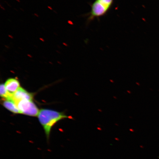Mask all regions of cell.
<instances>
[{"instance_id":"cell-7","label":"cell","mask_w":159,"mask_h":159,"mask_svg":"<svg viewBox=\"0 0 159 159\" xmlns=\"http://www.w3.org/2000/svg\"><path fill=\"white\" fill-rule=\"evenodd\" d=\"M0 95L2 98L4 99H11V97L6 89L5 84H2L0 86Z\"/></svg>"},{"instance_id":"cell-20","label":"cell","mask_w":159,"mask_h":159,"mask_svg":"<svg viewBox=\"0 0 159 159\" xmlns=\"http://www.w3.org/2000/svg\"><path fill=\"white\" fill-rule=\"evenodd\" d=\"M97 129H98V130H102V129L100 127H98V128H97Z\"/></svg>"},{"instance_id":"cell-25","label":"cell","mask_w":159,"mask_h":159,"mask_svg":"<svg viewBox=\"0 0 159 159\" xmlns=\"http://www.w3.org/2000/svg\"><path fill=\"white\" fill-rule=\"evenodd\" d=\"M129 118H132V117L131 116L129 117Z\"/></svg>"},{"instance_id":"cell-15","label":"cell","mask_w":159,"mask_h":159,"mask_svg":"<svg viewBox=\"0 0 159 159\" xmlns=\"http://www.w3.org/2000/svg\"><path fill=\"white\" fill-rule=\"evenodd\" d=\"M127 92L129 94H131V91L130 90H127Z\"/></svg>"},{"instance_id":"cell-18","label":"cell","mask_w":159,"mask_h":159,"mask_svg":"<svg viewBox=\"0 0 159 159\" xmlns=\"http://www.w3.org/2000/svg\"><path fill=\"white\" fill-rule=\"evenodd\" d=\"M136 84L138 85V86H140V83H139L138 82H136Z\"/></svg>"},{"instance_id":"cell-14","label":"cell","mask_w":159,"mask_h":159,"mask_svg":"<svg viewBox=\"0 0 159 159\" xmlns=\"http://www.w3.org/2000/svg\"><path fill=\"white\" fill-rule=\"evenodd\" d=\"M8 36H9V37L11 38V39H13V37L11 35H8Z\"/></svg>"},{"instance_id":"cell-13","label":"cell","mask_w":159,"mask_h":159,"mask_svg":"<svg viewBox=\"0 0 159 159\" xmlns=\"http://www.w3.org/2000/svg\"><path fill=\"white\" fill-rule=\"evenodd\" d=\"M0 7H1V9H2L3 10H4V11H5V9L4 8V7H2V6L1 5H0Z\"/></svg>"},{"instance_id":"cell-9","label":"cell","mask_w":159,"mask_h":159,"mask_svg":"<svg viewBox=\"0 0 159 159\" xmlns=\"http://www.w3.org/2000/svg\"><path fill=\"white\" fill-rule=\"evenodd\" d=\"M63 45H65V46H66V47H68V44H67V43H63Z\"/></svg>"},{"instance_id":"cell-16","label":"cell","mask_w":159,"mask_h":159,"mask_svg":"<svg viewBox=\"0 0 159 159\" xmlns=\"http://www.w3.org/2000/svg\"><path fill=\"white\" fill-rule=\"evenodd\" d=\"M34 15L37 17H39V16L38 15L37 13H34Z\"/></svg>"},{"instance_id":"cell-19","label":"cell","mask_w":159,"mask_h":159,"mask_svg":"<svg viewBox=\"0 0 159 159\" xmlns=\"http://www.w3.org/2000/svg\"><path fill=\"white\" fill-rule=\"evenodd\" d=\"M129 130H130V131H131V132H134V129H129Z\"/></svg>"},{"instance_id":"cell-3","label":"cell","mask_w":159,"mask_h":159,"mask_svg":"<svg viewBox=\"0 0 159 159\" xmlns=\"http://www.w3.org/2000/svg\"><path fill=\"white\" fill-rule=\"evenodd\" d=\"M15 103L21 114L31 116L38 115L39 111L33 100L23 99Z\"/></svg>"},{"instance_id":"cell-1","label":"cell","mask_w":159,"mask_h":159,"mask_svg":"<svg viewBox=\"0 0 159 159\" xmlns=\"http://www.w3.org/2000/svg\"><path fill=\"white\" fill-rule=\"evenodd\" d=\"M39 122L44 129L48 141L50 138L52 128L61 119L68 118V116L62 112L48 109L39 110L38 115Z\"/></svg>"},{"instance_id":"cell-23","label":"cell","mask_w":159,"mask_h":159,"mask_svg":"<svg viewBox=\"0 0 159 159\" xmlns=\"http://www.w3.org/2000/svg\"><path fill=\"white\" fill-rule=\"evenodd\" d=\"M54 11V12H55V13H57V11Z\"/></svg>"},{"instance_id":"cell-26","label":"cell","mask_w":159,"mask_h":159,"mask_svg":"<svg viewBox=\"0 0 159 159\" xmlns=\"http://www.w3.org/2000/svg\"><path fill=\"white\" fill-rule=\"evenodd\" d=\"M115 124V125H117V126H118V125L117 124Z\"/></svg>"},{"instance_id":"cell-12","label":"cell","mask_w":159,"mask_h":159,"mask_svg":"<svg viewBox=\"0 0 159 159\" xmlns=\"http://www.w3.org/2000/svg\"><path fill=\"white\" fill-rule=\"evenodd\" d=\"M109 81H110L111 83H114V80H113L110 79V80Z\"/></svg>"},{"instance_id":"cell-8","label":"cell","mask_w":159,"mask_h":159,"mask_svg":"<svg viewBox=\"0 0 159 159\" xmlns=\"http://www.w3.org/2000/svg\"><path fill=\"white\" fill-rule=\"evenodd\" d=\"M67 23H68L69 24L71 25H73V24L72 21H71L70 20H68V21H67Z\"/></svg>"},{"instance_id":"cell-4","label":"cell","mask_w":159,"mask_h":159,"mask_svg":"<svg viewBox=\"0 0 159 159\" xmlns=\"http://www.w3.org/2000/svg\"><path fill=\"white\" fill-rule=\"evenodd\" d=\"M33 95L32 93L28 92L25 89L20 87L13 95L11 99L15 102L23 99L33 100Z\"/></svg>"},{"instance_id":"cell-5","label":"cell","mask_w":159,"mask_h":159,"mask_svg":"<svg viewBox=\"0 0 159 159\" xmlns=\"http://www.w3.org/2000/svg\"><path fill=\"white\" fill-rule=\"evenodd\" d=\"M5 85L7 92L11 98L14 94L20 87L19 81L15 78L7 79L6 81Z\"/></svg>"},{"instance_id":"cell-2","label":"cell","mask_w":159,"mask_h":159,"mask_svg":"<svg viewBox=\"0 0 159 159\" xmlns=\"http://www.w3.org/2000/svg\"><path fill=\"white\" fill-rule=\"evenodd\" d=\"M114 1V0H95L91 6L89 20H92L95 18L106 15L112 7Z\"/></svg>"},{"instance_id":"cell-22","label":"cell","mask_w":159,"mask_h":159,"mask_svg":"<svg viewBox=\"0 0 159 159\" xmlns=\"http://www.w3.org/2000/svg\"><path fill=\"white\" fill-rule=\"evenodd\" d=\"M5 47H7V48H9V47L8 46H7V45H5Z\"/></svg>"},{"instance_id":"cell-6","label":"cell","mask_w":159,"mask_h":159,"mask_svg":"<svg viewBox=\"0 0 159 159\" xmlns=\"http://www.w3.org/2000/svg\"><path fill=\"white\" fill-rule=\"evenodd\" d=\"M3 105L6 109L12 112L15 114H21L15 102L11 99H5L3 101Z\"/></svg>"},{"instance_id":"cell-10","label":"cell","mask_w":159,"mask_h":159,"mask_svg":"<svg viewBox=\"0 0 159 159\" xmlns=\"http://www.w3.org/2000/svg\"><path fill=\"white\" fill-rule=\"evenodd\" d=\"M39 39L41 41L43 42H45V40L43 38H40Z\"/></svg>"},{"instance_id":"cell-17","label":"cell","mask_w":159,"mask_h":159,"mask_svg":"<svg viewBox=\"0 0 159 159\" xmlns=\"http://www.w3.org/2000/svg\"><path fill=\"white\" fill-rule=\"evenodd\" d=\"M98 111H99V112H102V109H98Z\"/></svg>"},{"instance_id":"cell-21","label":"cell","mask_w":159,"mask_h":159,"mask_svg":"<svg viewBox=\"0 0 159 159\" xmlns=\"http://www.w3.org/2000/svg\"><path fill=\"white\" fill-rule=\"evenodd\" d=\"M113 98H114V99H117V97L116 96H113Z\"/></svg>"},{"instance_id":"cell-24","label":"cell","mask_w":159,"mask_h":159,"mask_svg":"<svg viewBox=\"0 0 159 159\" xmlns=\"http://www.w3.org/2000/svg\"><path fill=\"white\" fill-rule=\"evenodd\" d=\"M16 1H17V2H20V1H19V0H16Z\"/></svg>"},{"instance_id":"cell-11","label":"cell","mask_w":159,"mask_h":159,"mask_svg":"<svg viewBox=\"0 0 159 159\" xmlns=\"http://www.w3.org/2000/svg\"><path fill=\"white\" fill-rule=\"evenodd\" d=\"M48 7L49 9L52 10V11L53 10L52 8L50 7V6H48Z\"/></svg>"}]
</instances>
